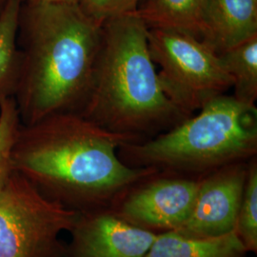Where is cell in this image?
<instances>
[{
	"instance_id": "6da1fadb",
	"label": "cell",
	"mask_w": 257,
	"mask_h": 257,
	"mask_svg": "<svg viewBox=\"0 0 257 257\" xmlns=\"http://www.w3.org/2000/svg\"><path fill=\"white\" fill-rule=\"evenodd\" d=\"M132 142L138 141L78 112H60L21 125L12 165L39 193L67 209L110 210L131 187L157 172L120 159L118 149Z\"/></svg>"
},
{
	"instance_id": "7a4b0ae2",
	"label": "cell",
	"mask_w": 257,
	"mask_h": 257,
	"mask_svg": "<svg viewBox=\"0 0 257 257\" xmlns=\"http://www.w3.org/2000/svg\"><path fill=\"white\" fill-rule=\"evenodd\" d=\"M102 24L78 4L25 0L14 99L23 125L79 112L91 86Z\"/></svg>"
},
{
	"instance_id": "3957f363",
	"label": "cell",
	"mask_w": 257,
	"mask_h": 257,
	"mask_svg": "<svg viewBox=\"0 0 257 257\" xmlns=\"http://www.w3.org/2000/svg\"><path fill=\"white\" fill-rule=\"evenodd\" d=\"M78 113L138 142L189 117L162 90L149 50L147 26L134 13L103 22L91 86Z\"/></svg>"
},
{
	"instance_id": "277c9868",
	"label": "cell",
	"mask_w": 257,
	"mask_h": 257,
	"mask_svg": "<svg viewBox=\"0 0 257 257\" xmlns=\"http://www.w3.org/2000/svg\"><path fill=\"white\" fill-rule=\"evenodd\" d=\"M132 168L202 177L257 156V109L233 95H219L174 128L118 149Z\"/></svg>"
},
{
	"instance_id": "5b68a950",
	"label": "cell",
	"mask_w": 257,
	"mask_h": 257,
	"mask_svg": "<svg viewBox=\"0 0 257 257\" xmlns=\"http://www.w3.org/2000/svg\"><path fill=\"white\" fill-rule=\"evenodd\" d=\"M148 45L162 90L188 116L225 94L232 82L220 56L201 39L170 30L148 29Z\"/></svg>"
},
{
	"instance_id": "8992f818",
	"label": "cell",
	"mask_w": 257,
	"mask_h": 257,
	"mask_svg": "<svg viewBox=\"0 0 257 257\" xmlns=\"http://www.w3.org/2000/svg\"><path fill=\"white\" fill-rule=\"evenodd\" d=\"M77 216L13 172L0 192V257H65L59 235L71 231Z\"/></svg>"
},
{
	"instance_id": "52a82bcc",
	"label": "cell",
	"mask_w": 257,
	"mask_h": 257,
	"mask_svg": "<svg viewBox=\"0 0 257 257\" xmlns=\"http://www.w3.org/2000/svg\"><path fill=\"white\" fill-rule=\"evenodd\" d=\"M200 180L157 171L131 187L110 211L156 234L178 230L193 211Z\"/></svg>"
},
{
	"instance_id": "ba28073f",
	"label": "cell",
	"mask_w": 257,
	"mask_h": 257,
	"mask_svg": "<svg viewBox=\"0 0 257 257\" xmlns=\"http://www.w3.org/2000/svg\"><path fill=\"white\" fill-rule=\"evenodd\" d=\"M248 161L224 166L202 176L193 211L175 231L191 238H213L233 232Z\"/></svg>"
},
{
	"instance_id": "9c48e42d",
	"label": "cell",
	"mask_w": 257,
	"mask_h": 257,
	"mask_svg": "<svg viewBox=\"0 0 257 257\" xmlns=\"http://www.w3.org/2000/svg\"><path fill=\"white\" fill-rule=\"evenodd\" d=\"M65 257H144L157 234L110 210L78 213Z\"/></svg>"
},
{
	"instance_id": "30bf717a",
	"label": "cell",
	"mask_w": 257,
	"mask_h": 257,
	"mask_svg": "<svg viewBox=\"0 0 257 257\" xmlns=\"http://www.w3.org/2000/svg\"><path fill=\"white\" fill-rule=\"evenodd\" d=\"M257 36V0H208L201 40L220 55Z\"/></svg>"
},
{
	"instance_id": "8fae6325",
	"label": "cell",
	"mask_w": 257,
	"mask_h": 257,
	"mask_svg": "<svg viewBox=\"0 0 257 257\" xmlns=\"http://www.w3.org/2000/svg\"><path fill=\"white\" fill-rule=\"evenodd\" d=\"M208 0H144L134 13L148 29H162L201 38Z\"/></svg>"
},
{
	"instance_id": "7c38bea8",
	"label": "cell",
	"mask_w": 257,
	"mask_h": 257,
	"mask_svg": "<svg viewBox=\"0 0 257 257\" xmlns=\"http://www.w3.org/2000/svg\"><path fill=\"white\" fill-rule=\"evenodd\" d=\"M235 232L213 238H191L172 230L157 234L144 257H247Z\"/></svg>"
},
{
	"instance_id": "4fadbf2b",
	"label": "cell",
	"mask_w": 257,
	"mask_h": 257,
	"mask_svg": "<svg viewBox=\"0 0 257 257\" xmlns=\"http://www.w3.org/2000/svg\"><path fill=\"white\" fill-rule=\"evenodd\" d=\"M25 0H4L0 8V98L13 97L19 73V21Z\"/></svg>"
},
{
	"instance_id": "5bb4252c",
	"label": "cell",
	"mask_w": 257,
	"mask_h": 257,
	"mask_svg": "<svg viewBox=\"0 0 257 257\" xmlns=\"http://www.w3.org/2000/svg\"><path fill=\"white\" fill-rule=\"evenodd\" d=\"M230 75L233 96L244 104L255 105L257 99V36L219 55Z\"/></svg>"
},
{
	"instance_id": "9a60e30c",
	"label": "cell",
	"mask_w": 257,
	"mask_h": 257,
	"mask_svg": "<svg viewBox=\"0 0 257 257\" xmlns=\"http://www.w3.org/2000/svg\"><path fill=\"white\" fill-rule=\"evenodd\" d=\"M248 252H257V158L248 161V175L234 230Z\"/></svg>"
},
{
	"instance_id": "2e32d148",
	"label": "cell",
	"mask_w": 257,
	"mask_h": 257,
	"mask_svg": "<svg viewBox=\"0 0 257 257\" xmlns=\"http://www.w3.org/2000/svg\"><path fill=\"white\" fill-rule=\"evenodd\" d=\"M21 125L14 97L0 98V192L14 172L12 155Z\"/></svg>"
},
{
	"instance_id": "e0dca14e",
	"label": "cell",
	"mask_w": 257,
	"mask_h": 257,
	"mask_svg": "<svg viewBox=\"0 0 257 257\" xmlns=\"http://www.w3.org/2000/svg\"><path fill=\"white\" fill-rule=\"evenodd\" d=\"M144 0H80L78 6L88 17L103 24L108 19L135 13Z\"/></svg>"
},
{
	"instance_id": "ac0fdd59",
	"label": "cell",
	"mask_w": 257,
	"mask_h": 257,
	"mask_svg": "<svg viewBox=\"0 0 257 257\" xmlns=\"http://www.w3.org/2000/svg\"><path fill=\"white\" fill-rule=\"evenodd\" d=\"M37 2H55V3H68V4H78L80 0H34Z\"/></svg>"
},
{
	"instance_id": "d6986e66",
	"label": "cell",
	"mask_w": 257,
	"mask_h": 257,
	"mask_svg": "<svg viewBox=\"0 0 257 257\" xmlns=\"http://www.w3.org/2000/svg\"><path fill=\"white\" fill-rule=\"evenodd\" d=\"M3 2H4V0H0V8H1V6H2Z\"/></svg>"
}]
</instances>
